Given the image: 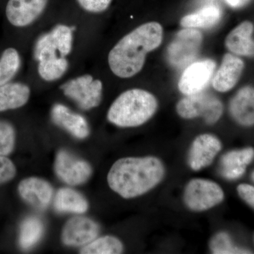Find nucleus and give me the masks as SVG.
Wrapping results in <instances>:
<instances>
[{"label":"nucleus","instance_id":"obj_20","mask_svg":"<svg viewBox=\"0 0 254 254\" xmlns=\"http://www.w3.org/2000/svg\"><path fill=\"white\" fill-rule=\"evenodd\" d=\"M54 207L60 213L82 214L88 210V203L86 198L76 190L63 188L57 193Z\"/></svg>","mask_w":254,"mask_h":254},{"label":"nucleus","instance_id":"obj_5","mask_svg":"<svg viewBox=\"0 0 254 254\" xmlns=\"http://www.w3.org/2000/svg\"><path fill=\"white\" fill-rule=\"evenodd\" d=\"M225 193L218 184L205 179H193L185 188L184 200L190 210L203 212L222 203Z\"/></svg>","mask_w":254,"mask_h":254},{"label":"nucleus","instance_id":"obj_22","mask_svg":"<svg viewBox=\"0 0 254 254\" xmlns=\"http://www.w3.org/2000/svg\"><path fill=\"white\" fill-rule=\"evenodd\" d=\"M44 233V225L37 217L25 219L20 227L18 244L23 250L33 248L39 242Z\"/></svg>","mask_w":254,"mask_h":254},{"label":"nucleus","instance_id":"obj_15","mask_svg":"<svg viewBox=\"0 0 254 254\" xmlns=\"http://www.w3.org/2000/svg\"><path fill=\"white\" fill-rule=\"evenodd\" d=\"M245 64L235 55L227 53L222 59L221 66L212 79V85L216 91L225 93L231 90L240 79Z\"/></svg>","mask_w":254,"mask_h":254},{"label":"nucleus","instance_id":"obj_6","mask_svg":"<svg viewBox=\"0 0 254 254\" xmlns=\"http://www.w3.org/2000/svg\"><path fill=\"white\" fill-rule=\"evenodd\" d=\"M202 43L203 35L195 28L179 31L167 50L169 63L177 68L189 66L198 55Z\"/></svg>","mask_w":254,"mask_h":254},{"label":"nucleus","instance_id":"obj_10","mask_svg":"<svg viewBox=\"0 0 254 254\" xmlns=\"http://www.w3.org/2000/svg\"><path fill=\"white\" fill-rule=\"evenodd\" d=\"M99 232V225L94 220L76 216L68 220L64 227L62 240L65 245L80 247L96 239Z\"/></svg>","mask_w":254,"mask_h":254},{"label":"nucleus","instance_id":"obj_25","mask_svg":"<svg viewBox=\"0 0 254 254\" xmlns=\"http://www.w3.org/2000/svg\"><path fill=\"white\" fill-rule=\"evenodd\" d=\"M21 65V58L17 50L9 48L0 58V86L9 83L16 74Z\"/></svg>","mask_w":254,"mask_h":254},{"label":"nucleus","instance_id":"obj_31","mask_svg":"<svg viewBox=\"0 0 254 254\" xmlns=\"http://www.w3.org/2000/svg\"><path fill=\"white\" fill-rule=\"evenodd\" d=\"M250 1L251 0H225V2L232 8L239 9L246 6Z\"/></svg>","mask_w":254,"mask_h":254},{"label":"nucleus","instance_id":"obj_18","mask_svg":"<svg viewBox=\"0 0 254 254\" xmlns=\"http://www.w3.org/2000/svg\"><path fill=\"white\" fill-rule=\"evenodd\" d=\"M254 158V149L252 148L228 152L221 160L222 176L228 180L240 178Z\"/></svg>","mask_w":254,"mask_h":254},{"label":"nucleus","instance_id":"obj_26","mask_svg":"<svg viewBox=\"0 0 254 254\" xmlns=\"http://www.w3.org/2000/svg\"><path fill=\"white\" fill-rule=\"evenodd\" d=\"M210 249L213 254H250L248 251L242 250L235 246L230 235L226 232H219L211 239Z\"/></svg>","mask_w":254,"mask_h":254},{"label":"nucleus","instance_id":"obj_4","mask_svg":"<svg viewBox=\"0 0 254 254\" xmlns=\"http://www.w3.org/2000/svg\"><path fill=\"white\" fill-rule=\"evenodd\" d=\"M176 110L182 118H202L208 125H214L222 117L223 105L217 97L201 91L182 98L177 103Z\"/></svg>","mask_w":254,"mask_h":254},{"label":"nucleus","instance_id":"obj_3","mask_svg":"<svg viewBox=\"0 0 254 254\" xmlns=\"http://www.w3.org/2000/svg\"><path fill=\"white\" fill-rule=\"evenodd\" d=\"M158 107V100L152 93L133 88L124 92L113 102L108 120L123 128L141 126L153 118Z\"/></svg>","mask_w":254,"mask_h":254},{"label":"nucleus","instance_id":"obj_23","mask_svg":"<svg viewBox=\"0 0 254 254\" xmlns=\"http://www.w3.org/2000/svg\"><path fill=\"white\" fill-rule=\"evenodd\" d=\"M121 241L113 236H104L95 239L81 249L82 254H119L123 252Z\"/></svg>","mask_w":254,"mask_h":254},{"label":"nucleus","instance_id":"obj_13","mask_svg":"<svg viewBox=\"0 0 254 254\" xmlns=\"http://www.w3.org/2000/svg\"><path fill=\"white\" fill-rule=\"evenodd\" d=\"M18 190L25 202L38 210L48 208L53 196V189L50 183L38 177L23 180L18 185Z\"/></svg>","mask_w":254,"mask_h":254},{"label":"nucleus","instance_id":"obj_2","mask_svg":"<svg viewBox=\"0 0 254 254\" xmlns=\"http://www.w3.org/2000/svg\"><path fill=\"white\" fill-rule=\"evenodd\" d=\"M165 169L154 156L124 158L113 164L108 175L109 187L126 199L136 198L154 189L163 181Z\"/></svg>","mask_w":254,"mask_h":254},{"label":"nucleus","instance_id":"obj_28","mask_svg":"<svg viewBox=\"0 0 254 254\" xmlns=\"http://www.w3.org/2000/svg\"><path fill=\"white\" fill-rule=\"evenodd\" d=\"M80 6L93 14H99L108 9L113 0H77Z\"/></svg>","mask_w":254,"mask_h":254},{"label":"nucleus","instance_id":"obj_11","mask_svg":"<svg viewBox=\"0 0 254 254\" xmlns=\"http://www.w3.org/2000/svg\"><path fill=\"white\" fill-rule=\"evenodd\" d=\"M48 3V0H9L6 18L16 27H26L41 16Z\"/></svg>","mask_w":254,"mask_h":254},{"label":"nucleus","instance_id":"obj_1","mask_svg":"<svg viewBox=\"0 0 254 254\" xmlns=\"http://www.w3.org/2000/svg\"><path fill=\"white\" fill-rule=\"evenodd\" d=\"M163 29L158 22L143 23L124 36L110 50L112 72L122 78L133 77L144 66L146 55L161 45Z\"/></svg>","mask_w":254,"mask_h":254},{"label":"nucleus","instance_id":"obj_9","mask_svg":"<svg viewBox=\"0 0 254 254\" xmlns=\"http://www.w3.org/2000/svg\"><path fill=\"white\" fill-rule=\"evenodd\" d=\"M216 63L212 60H201L190 64L180 77L179 90L186 95L203 91L213 78Z\"/></svg>","mask_w":254,"mask_h":254},{"label":"nucleus","instance_id":"obj_27","mask_svg":"<svg viewBox=\"0 0 254 254\" xmlns=\"http://www.w3.org/2000/svg\"><path fill=\"white\" fill-rule=\"evenodd\" d=\"M16 142V131L13 125L0 120V155L6 156L14 150Z\"/></svg>","mask_w":254,"mask_h":254},{"label":"nucleus","instance_id":"obj_17","mask_svg":"<svg viewBox=\"0 0 254 254\" xmlns=\"http://www.w3.org/2000/svg\"><path fill=\"white\" fill-rule=\"evenodd\" d=\"M253 23L245 21L227 36L225 46L234 54L240 56L254 57V41L252 39Z\"/></svg>","mask_w":254,"mask_h":254},{"label":"nucleus","instance_id":"obj_30","mask_svg":"<svg viewBox=\"0 0 254 254\" xmlns=\"http://www.w3.org/2000/svg\"><path fill=\"white\" fill-rule=\"evenodd\" d=\"M237 191L241 198L254 208V187L242 184L237 187Z\"/></svg>","mask_w":254,"mask_h":254},{"label":"nucleus","instance_id":"obj_29","mask_svg":"<svg viewBox=\"0 0 254 254\" xmlns=\"http://www.w3.org/2000/svg\"><path fill=\"white\" fill-rule=\"evenodd\" d=\"M14 164L6 156L0 155V185L11 181L16 176Z\"/></svg>","mask_w":254,"mask_h":254},{"label":"nucleus","instance_id":"obj_19","mask_svg":"<svg viewBox=\"0 0 254 254\" xmlns=\"http://www.w3.org/2000/svg\"><path fill=\"white\" fill-rule=\"evenodd\" d=\"M31 89L23 83H7L0 86V112L18 109L28 103Z\"/></svg>","mask_w":254,"mask_h":254},{"label":"nucleus","instance_id":"obj_24","mask_svg":"<svg viewBox=\"0 0 254 254\" xmlns=\"http://www.w3.org/2000/svg\"><path fill=\"white\" fill-rule=\"evenodd\" d=\"M38 71L42 79L54 81L63 77L67 71L68 62L66 58L46 59L38 61Z\"/></svg>","mask_w":254,"mask_h":254},{"label":"nucleus","instance_id":"obj_16","mask_svg":"<svg viewBox=\"0 0 254 254\" xmlns=\"http://www.w3.org/2000/svg\"><path fill=\"white\" fill-rule=\"evenodd\" d=\"M230 112L234 120L242 126L254 125V88H241L230 102Z\"/></svg>","mask_w":254,"mask_h":254},{"label":"nucleus","instance_id":"obj_21","mask_svg":"<svg viewBox=\"0 0 254 254\" xmlns=\"http://www.w3.org/2000/svg\"><path fill=\"white\" fill-rule=\"evenodd\" d=\"M222 11L215 5L205 6L193 14L187 15L181 20V26L187 28L213 27L220 21Z\"/></svg>","mask_w":254,"mask_h":254},{"label":"nucleus","instance_id":"obj_14","mask_svg":"<svg viewBox=\"0 0 254 254\" xmlns=\"http://www.w3.org/2000/svg\"><path fill=\"white\" fill-rule=\"evenodd\" d=\"M51 118L55 125L67 131L75 138L84 139L89 135V125L86 118L73 113L65 105L55 104L51 110Z\"/></svg>","mask_w":254,"mask_h":254},{"label":"nucleus","instance_id":"obj_32","mask_svg":"<svg viewBox=\"0 0 254 254\" xmlns=\"http://www.w3.org/2000/svg\"><path fill=\"white\" fill-rule=\"evenodd\" d=\"M252 178H253L254 181V172L253 174H252Z\"/></svg>","mask_w":254,"mask_h":254},{"label":"nucleus","instance_id":"obj_12","mask_svg":"<svg viewBox=\"0 0 254 254\" xmlns=\"http://www.w3.org/2000/svg\"><path fill=\"white\" fill-rule=\"evenodd\" d=\"M221 141L214 135L204 133L193 140L189 155V165L194 171H199L213 163L221 150Z\"/></svg>","mask_w":254,"mask_h":254},{"label":"nucleus","instance_id":"obj_7","mask_svg":"<svg viewBox=\"0 0 254 254\" xmlns=\"http://www.w3.org/2000/svg\"><path fill=\"white\" fill-rule=\"evenodd\" d=\"M64 94L73 100L82 110H88L100 104L103 83L90 74L82 75L62 85Z\"/></svg>","mask_w":254,"mask_h":254},{"label":"nucleus","instance_id":"obj_8","mask_svg":"<svg viewBox=\"0 0 254 254\" xmlns=\"http://www.w3.org/2000/svg\"><path fill=\"white\" fill-rule=\"evenodd\" d=\"M55 170L62 181L71 186L84 184L93 173L89 163L64 150H60L56 155Z\"/></svg>","mask_w":254,"mask_h":254}]
</instances>
